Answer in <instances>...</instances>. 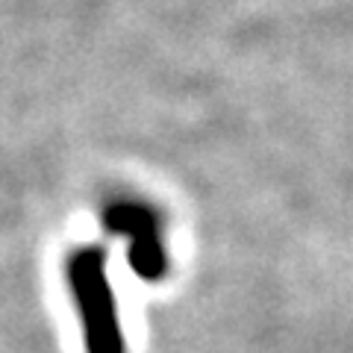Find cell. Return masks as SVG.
Returning <instances> with one entry per match:
<instances>
[{"instance_id": "cell-1", "label": "cell", "mask_w": 353, "mask_h": 353, "mask_svg": "<svg viewBox=\"0 0 353 353\" xmlns=\"http://www.w3.org/2000/svg\"><path fill=\"white\" fill-rule=\"evenodd\" d=\"M65 280L83 324L85 353H127L115 292L106 274V250L83 248L65 262Z\"/></svg>"}, {"instance_id": "cell-2", "label": "cell", "mask_w": 353, "mask_h": 353, "mask_svg": "<svg viewBox=\"0 0 353 353\" xmlns=\"http://www.w3.org/2000/svg\"><path fill=\"white\" fill-rule=\"evenodd\" d=\"M103 221L115 236L127 239L130 265L139 277L153 283L168 271V250H165L159 218L153 215V209L132 203V201H118L106 206Z\"/></svg>"}]
</instances>
